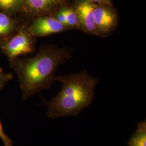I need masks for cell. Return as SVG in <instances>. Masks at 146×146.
Returning a JSON list of instances; mask_svg holds the SVG:
<instances>
[{
  "label": "cell",
  "mask_w": 146,
  "mask_h": 146,
  "mask_svg": "<svg viewBox=\"0 0 146 146\" xmlns=\"http://www.w3.org/2000/svg\"><path fill=\"white\" fill-rule=\"evenodd\" d=\"M73 51L54 44L42 47L32 57L11 60V65L19 80L23 100L28 99L55 82V73L59 66L70 60Z\"/></svg>",
  "instance_id": "obj_1"
},
{
  "label": "cell",
  "mask_w": 146,
  "mask_h": 146,
  "mask_svg": "<svg viewBox=\"0 0 146 146\" xmlns=\"http://www.w3.org/2000/svg\"><path fill=\"white\" fill-rule=\"evenodd\" d=\"M62 84L60 92L52 99L46 101L47 116L50 119L69 116L77 117L92 104L98 78L86 70L80 72L55 77Z\"/></svg>",
  "instance_id": "obj_2"
},
{
  "label": "cell",
  "mask_w": 146,
  "mask_h": 146,
  "mask_svg": "<svg viewBox=\"0 0 146 146\" xmlns=\"http://www.w3.org/2000/svg\"><path fill=\"white\" fill-rule=\"evenodd\" d=\"M0 48L11 60L14 59L34 50V38L29 34L27 29L22 28L9 39L1 40Z\"/></svg>",
  "instance_id": "obj_3"
},
{
  "label": "cell",
  "mask_w": 146,
  "mask_h": 146,
  "mask_svg": "<svg viewBox=\"0 0 146 146\" xmlns=\"http://www.w3.org/2000/svg\"><path fill=\"white\" fill-rule=\"evenodd\" d=\"M94 15L99 37L110 36L118 26L119 16L113 5H95Z\"/></svg>",
  "instance_id": "obj_4"
},
{
  "label": "cell",
  "mask_w": 146,
  "mask_h": 146,
  "mask_svg": "<svg viewBox=\"0 0 146 146\" xmlns=\"http://www.w3.org/2000/svg\"><path fill=\"white\" fill-rule=\"evenodd\" d=\"M29 34L33 38L42 37L71 30L51 15L36 17L27 28Z\"/></svg>",
  "instance_id": "obj_5"
},
{
  "label": "cell",
  "mask_w": 146,
  "mask_h": 146,
  "mask_svg": "<svg viewBox=\"0 0 146 146\" xmlns=\"http://www.w3.org/2000/svg\"><path fill=\"white\" fill-rule=\"evenodd\" d=\"M69 0H22V7L30 15L35 17L52 16L64 6Z\"/></svg>",
  "instance_id": "obj_6"
},
{
  "label": "cell",
  "mask_w": 146,
  "mask_h": 146,
  "mask_svg": "<svg viewBox=\"0 0 146 146\" xmlns=\"http://www.w3.org/2000/svg\"><path fill=\"white\" fill-rule=\"evenodd\" d=\"M78 16L80 30L90 35L98 36L95 24V5L88 0H76L72 5Z\"/></svg>",
  "instance_id": "obj_7"
},
{
  "label": "cell",
  "mask_w": 146,
  "mask_h": 146,
  "mask_svg": "<svg viewBox=\"0 0 146 146\" xmlns=\"http://www.w3.org/2000/svg\"><path fill=\"white\" fill-rule=\"evenodd\" d=\"M128 146H146V121L139 123L135 131L128 141Z\"/></svg>",
  "instance_id": "obj_8"
},
{
  "label": "cell",
  "mask_w": 146,
  "mask_h": 146,
  "mask_svg": "<svg viewBox=\"0 0 146 146\" xmlns=\"http://www.w3.org/2000/svg\"><path fill=\"white\" fill-rule=\"evenodd\" d=\"M64 11L66 16V26L70 29L80 30L78 16L73 7L70 5L64 6Z\"/></svg>",
  "instance_id": "obj_9"
},
{
  "label": "cell",
  "mask_w": 146,
  "mask_h": 146,
  "mask_svg": "<svg viewBox=\"0 0 146 146\" xmlns=\"http://www.w3.org/2000/svg\"><path fill=\"white\" fill-rule=\"evenodd\" d=\"M15 28V23L11 17L5 13H0V36L8 35Z\"/></svg>",
  "instance_id": "obj_10"
},
{
  "label": "cell",
  "mask_w": 146,
  "mask_h": 146,
  "mask_svg": "<svg viewBox=\"0 0 146 146\" xmlns=\"http://www.w3.org/2000/svg\"><path fill=\"white\" fill-rule=\"evenodd\" d=\"M22 7V0H0V9L8 11H15Z\"/></svg>",
  "instance_id": "obj_11"
},
{
  "label": "cell",
  "mask_w": 146,
  "mask_h": 146,
  "mask_svg": "<svg viewBox=\"0 0 146 146\" xmlns=\"http://www.w3.org/2000/svg\"><path fill=\"white\" fill-rule=\"evenodd\" d=\"M13 78L11 73H5L0 68V91L5 87V84Z\"/></svg>",
  "instance_id": "obj_12"
},
{
  "label": "cell",
  "mask_w": 146,
  "mask_h": 146,
  "mask_svg": "<svg viewBox=\"0 0 146 146\" xmlns=\"http://www.w3.org/2000/svg\"><path fill=\"white\" fill-rule=\"evenodd\" d=\"M0 139L4 146H13V142L9 137L5 134L0 120Z\"/></svg>",
  "instance_id": "obj_13"
},
{
  "label": "cell",
  "mask_w": 146,
  "mask_h": 146,
  "mask_svg": "<svg viewBox=\"0 0 146 146\" xmlns=\"http://www.w3.org/2000/svg\"><path fill=\"white\" fill-rule=\"evenodd\" d=\"M95 5H113L111 0H88Z\"/></svg>",
  "instance_id": "obj_14"
},
{
  "label": "cell",
  "mask_w": 146,
  "mask_h": 146,
  "mask_svg": "<svg viewBox=\"0 0 146 146\" xmlns=\"http://www.w3.org/2000/svg\"><path fill=\"white\" fill-rule=\"evenodd\" d=\"M72 1H73V2H74V1H76V0H72Z\"/></svg>",
  "instance_id": "obj_15"
}]
</instances>
